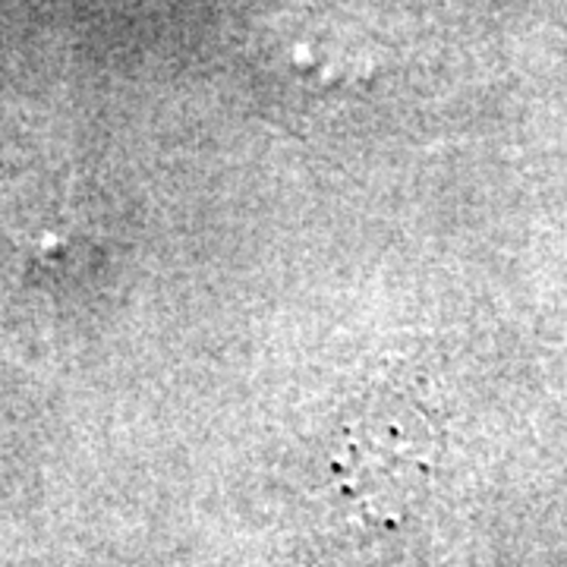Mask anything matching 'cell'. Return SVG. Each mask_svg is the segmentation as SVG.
Instances as JSON below:
<instances>
[{
	"label": "cell",
	"instance_id": "cell-1",
	"mask_svg": "<svg viewBox=\"0 0 567 567\" xmlns=\"http://www.w3.org/2000/svg\"><path fill=\"white\" fill-rule=\"evenodd\" d=\"M281 48L284 63L312 89H344L353 82H365L375 73L363 41L347 32L290 25Z\"/></svg>",
	"mask_w": 567,
	"mask_h": 567
}]
</instances>
